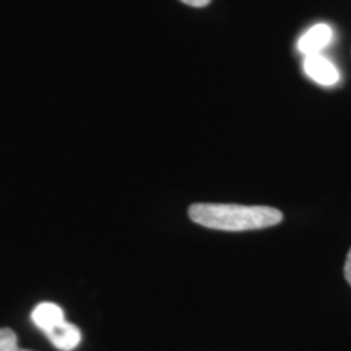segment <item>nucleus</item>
Here are the masks:
<instances>
[{"label": "nucleus", "mask_w": 351, "mask_h": 351, "mask_svg": "<svg viewBox=\"0 0 351 351\" xmlns=\"http://www.w3.org/2000/svg\"><path fill=\"white\" fill-rule=\"evenodd\" d=\"M46 337L57 350L62 351H70L77 348L82 341V332L78 330V327L73 326V324L67 322V320L60 324L59 327H56L51 333H47Z\"/></svg>", "instance_id": "5"}, {"label": "nucleus", "mask_w": 351, "mask_h": 351, "mask_svg": "<svg viewBox=\"0 0 351 351\" xmlns=\"http://www.w3.org/2000/svg\"><path fill=\"white\" fill-rule=\"evenodd\" d=\"M189 217L197 225L219 231L263 230L283 221V213L274 207L236 204H194Z\"/></svg>", "instance_id": "1"}, {"label": "nucleus", "mask_w": 351, "mask_h": 351, "mask_svg": "<svg viewBox=\"0 0 351 351\" xmlns=\"http://www.w3.org/2000/svg\"><path fill=\"white\" fill-rule=\"evenodd\" d=\"M0 351H29L19 346L16 333L12 328H0Z\"/></svg>", "instance_id": "6"}, {"label": "nucleus", "mask_w": 351, "mask_h": 351, "mask_svg": "<svg viewBox=\"0 0 351 351\" xmlns=\"http://www.w3.org/2000/svg\"><path fill=\"white\" fill-rule=\"evenodd\" d=\"M181 2L187 3V5L191 7H197V8H202V7H207L212 0H181Z\"/></svg>", "instance_id": "8"}, {"label": "nucleus", "mask_w": 351, "mask_h": 351, "mask_svg": "<svg viewBox=\"0 0 351 351\" xmlns=\"http://www.w3.org/2000/svg\"><path fill=\"white\" fill-rule=\"evenodd\" d=\"M304 72L311 80H314L322 86H333L340 82L339 69L320 54L306 57Z\"/></svg>", "instance_id": "2"}, {"label": "nucleus", "mask_w": 351, "mask_h": 351, "mask_svg": "<svg viewBox=\"0 0 351 351\" xmlns=\"http://www.w3.org/2000/svg\"><path fill=\"white\" fill-rule=\"evenodd\" d=\"M32 320L39 330L51 333L56 327H59L60 324L65 322V315L62 307L54 304V302H41L33 309Z\"/></svg>", "instance_id": "4"}, {"label": "nucleus", "mask_w": 351, "mask_h": 351, "mask_svg": "<svg viewBox=\"0 0 351 351\" xmlns=\"http://www.w3.org/2000/svg\"><path fill=\"white\" fill-rule=\"evenodd\" d=\"M333 29L327 23H317L313 28H309L302 34L300 41H298V49L301 54L307 56H317L324 47H327L332 43Z\"/></svg>", "instance_id": "3"}, {"label": "nucleus", "mask_w": 351, "mask_h": 351, "mask_svg": "<svg viewBox=\"0 0 351 351\" xmlns=\"http://www.w3.org/2000/svg\"><path fill=\"white\" fill-rule=\"evenodd\" d=\"M345 278L346 282H348V285L351 287V249L348 251V256H346V261H345Z\"/></svg>", "instance_id": "7"}]
</instances>
